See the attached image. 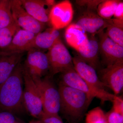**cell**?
<instances>
[{
  "instance_id": "cell-17",
  "label": "cell",
  "mask_w": 123,
  "mask_h": 123,
  "mask_svg": "<svg viewBox=\"0 0 123 123\" xmlns=\"http://www.w3.org/2000/svg\"><path fill=\"white\" fill-rule=\"evenodd\" d=\"M23 53H7L0 51V85L8 79L18 64Z\"/></svg>"
},
{
  "instance_id": "cell-12",
  "label": "cell",
  "mask_w": 123,
  "mask_h": 123,
  "mask_svg": "<svg viewBox=\"0 0 123 123\" xmlns=\"http://www.w3.org/2000/svg\"><path fill=\"white\" fill-rule=\"evenodd\" d=\"M110 20L104 19L94 11L88 10L77 18L74 24L85 32L95 35L106 29Z\"/></svg>"
},
{
  "instance_id": "cell-19",
  "label": "cell",
  "mask_w": 123,
  "mask_h": 123,
  "mask_svg": "<svg viewBox=\"0 0 123 123\" xmlns=\"http://www.w3.org/2000/svg\"><path fill=\"white\" fill-rule=\"evenodd\" d=\"M65 37L67 43L77 51L84 46L88 39L85 32L74 23L66 28Z\"/></svg>"
},
{
  "instance_id": "cell-29",
  "label": "cell",
  "mask_w": 123,
  "mask_h": 123,
  "mask_svg": "<svg viewBox=\"0 0 123 123\" xmlns=\"http://www.w3.org/2000/svg\"><path fill=\"white\" fill-rule=\"evenodd\" d=\"M112 110L123 115V101L120 97L117 96L112 102Z\"/></svg>"
},
{
  "instance_id": "cell-21",
  "label": "cell",
  "mask_w": 123,
  "mask_h": 123,
  "mask_svg": "<svg viewBox=\"0 0 123 123\" xmlns=\"http://www.w3.org/2000/svg\"><path fill=\"white\" fill-rule=\"evenodd\" d=\"M21 28L16 22L0 30V48L3 50L8 47L16 33Z\"/></svg>"
},
{
  "instance_id": "cell-9",
  "label": "cell",
  "mask_w": 123,
  "mask_h": 123,
  "mask_svg": "<svg viewBox=\"0 0 123 123\" xmlns=\"http://www.w3.org/2000/svg\"><path fill=\"white\" fill-rule=\"evenodd\" d=\"M98 76L105 87L111 89L117 96L123 88V62L106 66L99 71Z\"/></svg>"
},
{
  "instance_id": "cell-24",
  "label": "cell",
  "mask_w": 123,
  "mask_h": 123,
  "mask_svg": "<svg viewBox=\"0 0 123 123\" xmlns=\"http://www.w3.org/2000/svg\"><path fill=\"white\" fill-rule=\"evenodd\" d=\"M106 122V114L100 107L94 108L86 114V123H105Z\"/></svg>"
},
{
  "instance_id": "cell-25",
  "label": "cell",
  "mask_w": 123,
  "mask_h": 123,
  "mask_svg": "<svg viewBox=\"0 0 123 123\" xmlns=\"http://www.w3.org/2000/svg\"><path fill=\"white\" fill-rule=\"evenodd\" d=\"M0 123H26L9 112H0Z\"/></svg>"
},
{
  "instance_id": "cell-32",
  "label": "cell",
  "mask_w": 123,
  "mask_h": 123,
  "mask_svg": "<svg viewBox=\"0 0 123 123\" xmlns=\"http://www.w3.org/2000/svg\"><path fill=\"white\" fill-rule=\"evenodd\" d=\"M106 123H107V122H106Z\"/></svg>"
},
{
  "instance_id": "cell-15",
  "label": "cell",
  "mask_w": 123,
  "mask_h": 123,
  "mask_svg": "<svg viewBox=\"0 0 123 123\" xmlns=\"http://www.w3.org/2000/svg\"><path fill=\"white\" fill-rule=\"evenodd\" d=\"M21 1L23 8L34 18L45 24L48 22L52 7L48 4L47 0H21Z\"/></svg>"
},
{
  "instance_id": "cell-26",
  "label": "cell",
  "mask_w": 123,
  "mask_h": 123,
  "mask_svg": "<svg viewBox=\"0 0 123 123\" xmlns=\"http://www.w3.org/2000/svg\"><path fill=\"white\" fill-rule=\"evenodd\" d=\"M107 123H123V115L111 110L106 114Z\"/></svg>"
},
{
  "instance_id": "cell-23",
  "label": "cell",
  "mask_w": 123,
  "mask_h": 123,
  "mask_svg": "<svg viewBox=\"0 0 123 123\" xmlns=\"http://www.w3.org/2000/svg\"><path fill=\"white\" fill-rule=\"evenodd\" d=\"M123 26L115 24L111 19L106 27V34L114 42L123 47Z\"/></svg>"
},
{
  "instance_id": "cell-28",
  "label": "cell",
  "mask_w": 123,
  "mask_h": 123,
  "mask_svg": "<svg viewBox=\"0 0 123 123\" xmlns=\"http://www.w3.org/2000/svg\"><path fill=\"white\" fill-rule=\"evenodd\" d=\"M40 120L43 123H64L59 115L48 116L43 114Z\"/></svg>"
},
{
  "instance_id": "cell-2",
  "label": "cell",
  "mask_w": 123,
  "mask_h": 123,
  "mask_svg": "<svg viewBox=\"0 0 123 123\" xmlns=\"http://www.w3.org/2000/svg\"><path fill=\"white\" fill-rule=\"evenodd\" d=\"M58 89L60 95V111L71 123L78 122L85 114L93 98L61 82Z\"/></svg>"
},
{
  "instance_id": "cell-27",
  "label": "cell",
  "mask_w": 123,
  "mask_h": 123,
  "mask_svg": "<svg viewBox=\"0 0 123 123\" xmlns=\"http://www.w3.org/2000/svg\"><path fill=\"white\" fill-rule=\"evenodd\" d=\"M78 1V4L80 5H86L88 7L89 10L94 11L97 10L98 5L101 3L102 0H84Z\"/></svg>"
},
{
  "instance_id": "cell-7",
  "label": "cell",
  "mask_w": 123,
  "mask_h": 123,
  "mask_svg": "<svg viewBox=\"0 0 123 123\" xmlns=\"http://www.w3.org/2000/svg\"><path fill=\"white\" fill-rule=\"evenodd\" d=\"M14 21L21 29L37 34L44 30L45 24L34 18L23 7L21 0H11Z\"/></svg>"
},
{
  "instance_id": "cell-6",
  "label": "cell",
  "mask_w": 123,
  "mask_h": 123,
  "mask_svg": "<svg viewBox=\"0 0 123 123\" xmlns=\"http://www.w3.org/2000/svg\"><path fill=\"white\" fill-rule=\"evenodd\" d=\"M49 63V76L74 68L73 57L60 39L46 53Z\"/></svg>"
},
{
  "instance_id": "cell-30",
  "label": "cell",
  "mask_w": 123,
  "mask_h": 123,
  "mask_svg": "<svg viewBox=\"0 0 123 123\" xmlns=\"http://www.w3.org/2000/svg\"><path fill=\"white\" fill-rule=\"evenodd\" d=\"M114 16L115 18L119 20H123V2L119 1L115 11Z\"/></svg>"
},
{
  "instance_id": "cell-11",
  "label": "cell",
  "mask_w": 123,
  "mask_h": 123,
  "mask_svg": "<svg viewBox=\"0 0 123 123\" xmlns=\"http://www.w3.org/2000/svg\"><path fill=\"white\" fill-rule=\"evenodd\" d=\"M72 6L68 0H65L55 4L50 11L49 22L52 27L58 30L68 26L72 20Z\"/></svg>"
},
{
  "instance_id": "cell-10",
  "label": "cell",
  "mask_w": 123,
  "mask_h": 123,
  "mask_svg": "<svg viewBox=\"0 0 123 123\" xmlns=\"http://www.w3.org/2000/svg\"><path fill=\"white\" fill-rule=\"evenodd\" d=\"M99 34V55L106 66L123 62V47L110 39L103 31Z\"/></svg>"
},
{
  "instance_id": "cell-8",
  "label": "cell",
  "mask_w": 123,
  "mask_h": 123,
  "mask_svg": "<svg viewBox=\"0 0 123 123\" xmlns=\"http://www.w3.org/2000/svg\"><path fill=\"white\" fill-rule=\"evenodd\" d=\"M23 66L32 78H42L49 72L47 54L39 49L32 48L28 51Z\"/></svg>"
},
{
  "instance_id": "cell-3",
  "label": "cell",
  "mask_w": 123,
  "mask_h": 123,
  "mask_svg": "<svg viewBox=\"0 0 123 123\" xmlns=\"http://www.w3.org/2000/svg\"><path fill=\"white\" fill-rule=\"evenodd\" d=\"M60 82L65 85L84 92L93 98H98L103 103L106 101L112 102L117 96L105 90L95 88L86 83L77 73L74 68L61 73Z\"/></svg>"
},
{
  "instance_id": "cell-13",
  "label": "cell",
  "mask_w": 123,
  "mask_h": 123,
  "mask_svg": "<svg viewBox=\"0 0 123 123\" xmlns=\"http://www.w3.org/2000/svg\"><path fill=\"white\" fill-rule=\"evenodd\" d=\"M36 35L28 31L20 29L15 34L11 43L1 51L7 53H24L33 48Z\"/></svg>"
},
{
  "instance_id": "cell-14",
  "label": "cell",
  "mask_w": 123,
  "mask_h": 123,
  "mask_svg": "<svg viewBox=\"0 0 123 123\" xmlns=\"http://www.w3.org/2000/svg\"><path fill=\"white\" fill-rule=\"evenodd\" d=\"M75 71L86 83L95 88L105 90V86L99 80L96 70L78 56L73 58Z\"/></svg>"
},
{
  "instance_id": "cell-31",
  "label": "cell",
  "mask_w": 123,
  "mask_h": 123,
  "mask_svg": "<svg viewBox=\"0 0 123 123\" xmlns=\"http://www.w3.org/2000/svg\"><path fill=\"white\" fill-rule=\"evenodd\" d=\"M29 123H43L41 120L37 119L31 121Z\"/></svg>"
},
{
  "instance_id": "cell-16",
  "label": "cell",
  "mask_w": 123,
  "mask_h": 123,
  "mask_svg": "<svg viewBox=\"0 0 123 123\" xmlns=\"http://www.w3.org/2000/svg\"><path fill=\"white\" fill-rule=\"evenodd\" d=\"M78 56L82 60L96 70L99 66V45L95 35L84 46L77 50Z\"/></svg>"
},
{
  "instance_id": "cell-20",
  "label": "cell",
  "mask_w": 123,
  "mask_h": 123,
  "mask_svg": "<svg viewBox=\"0 0 123 123\" xmlns=\"http://www.w3.org/2000/svg\"><path fill=\"white\" fill-rule=\"evenodd\" d=\"M14 22L11 11V0H0V30Z\"/></svg>"
},
{
  "instance_id": "cell-18",
  "label": "cell",
  "mask_w": 123,
  "mask_h": 123,
  "mask_svg": "<svg viewBox=\"0 0 123 123\" xmlns=\"http://www.w3.org/2000/svg\"><path fill=\"white\" fill-rule=\"evenodd\" d=\"M60 39V33L58 30L53 27L48 28L36 35L33 48L48 50Z\"/></svg>"
},
{
  "instance_id": "cell-5",
  "label": "cell",
  "mask_w": 123,
  "mask_h": 123,
  "mask_svg": "<svg viewBox=\"0 0 123 123\" xmlns=\"http://www.w3.org/2000/svg\"><path fill=\"white\" fill-rule=\"evenodd\" d=\"M23 98L26 111L31 116L41 119L44 114L39 91L35 82L23 65Z\"/></svg>"
},
{
  "instance_id": "cell-22",
  "label": "cell",
  "mask_w": 123,
  "mask_h": 123,
  "mask_svg": "<svg viewBox=\"0 0 123 123\" xmlns=\"http://www.w3.org/2000/svg\"><path fill=\"white\" fill-rule=\"evenodd\" d=\"M117 0H103L97 8L98 14L104 19H110L114 16L117 5Z\"/></svg>"
},
{
  "instance_id": "cell-4",
  "label": "cell",
  "mask_w": 123,
  "mask_h": 123,
  "mask_svg": "<svg viewBox=\"0 0 123 123\" xmlns=\"http://www.w3.org/2000/svg\"><path fill=\"white\" fill-rule=\"evenodd\" d=\"M48 76L44 78H32L39 91L44 115H59L60 110V95L58 89Z\"/></svg>"
},
{
  "instance_id": "cell-1",
  "label": "cell",
  "mask_w": 123,
  "mask_h": 123,
  "mask_svg": "<svg viewBox=\"0 0 123 123\" xmlns=\"http://www.w3.org/2000/svg\"><path fill=\"white\" fill-rule=\"evenodd\" d=\"M23 65L20 62L9 77L0 85V110L14 114L26 111L23 98Z\"/></svg>"
}]
</instances>
